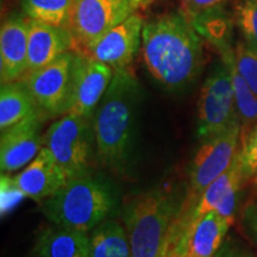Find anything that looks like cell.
Segmentation results:
<instances>
[{"label": "cell", "mask_w": 257, "mask_h": 257, "mask_svg": "<svg viewBox=\"0 0 257 257\" xmlns=\"http://www.w3.org/2000/svg\"><path fill=\"white\" fill-rule=\"evenodd\" d=\"M141 53L152 78L169 92L187 89L204 66L200 35L180 11L144 23Z\"/></svg>", "instance_id": "6da1fadb"}, {"label": "cell", "mask_w": 257, "mask_h": 257, "mask_svg": "<svg viewBox=\"0 0 257 257\" xmlns=\"http://www.w3.org/2000/svg\"><path fill=\"white\" fill-rule=\"evenodd\" d=\"M142 99L133 70L114 69L113 78L93 115L96 156L115 175L127 172L136 138L138 105Z\"/></svg>", "instance_id": "7a4b0ae2"}, {"label": "cell", "mask_w": 257, "mask_h": 257, "mask_svg": "<svg viewBox=\"0 0 257 257\" xmlns=\"http://www.w3.org/2000/svg\"><path fill=\"white\" fill-rule=\"evenodd\" d=\"M117 205L118 193L110 180L89 170L67 180L55 194L41 201V210L53 224L89 233Z\"/></svg>", "instance_id": "3957f363"}, {"label": "cell", "mask_w": 257, "mask_h": 257, "mask_svg": "<svg viewBox=\"0 0 257 257\" xmlns=\"http://www.w3.org/2000/svg\"><path fill=\"white\" fill-rule=\"evenodd\" d=\"M176 214L174 199L160 188L128 199L121 217L130 240L131 257H167Z\"/></svg>", "instance_id": "277c9868"}, {"label": "cell", "mask_w": 257, "mask_h": 257, "mask_svg": "<svg viewBox=\"0 0 257 257\" xmlns=\"http://www.w3.org/2000/svg\"><path fill=\"white\" fill-rule=\"evenodd\" d=\"M240 123L224 133L205 140L189 166V182L185 201L178 216H185L197 205L201 194L214 180L223 175L232 165L239 152Z\"/></svg>", "instance_id": "5b68a950"}, {"label": "cell", "mask_w": 257, "mask_h": 257, "mask_svg": "<svg viewBox=\"0 0 257 257\" xmlns=\"http://www.w3.org/2000/svg\"><path fill=\"white\" fill-rule=\"evenodd\" d=\"M93 140L92 120L63 114L43 135V147L49 150L69 180L89 172Z\"/></svg>", "instance_id": "8992f818"}, {"label": "cell", "mask_w": 257, "mask_h": 257, "mask_svg": "<svg viewBox=\"0 0 257 257\" xmlns=\"http://www.w3.org/2000/svg\"><path fill=\"white\" fill-rule=\"evenodd\" d=\"M240 123L231 75L226 64H220L202 85L198 101L199 138L207 140Z\"/></svg>", "instance_id": "52a82bcc"}, {"label": "cell", "mask_w": 257, "mask_h": 257, "mask_svg": "<svg viewBox=\"0 0 257 257\" xmlns=\"http://www.w3.org/2000/svg\"><path fill=\"white\" fill-rule=\"evenodd\" d=\"M74 61L75 51H67L51 63L18 80L46 115H63L68 111Z\"/></svg>", "instance_id": "ba28073f"}, {"label": "cell", "mask_w": 257, "mask_h": 257, "mask_svg": "<svg viewBox=\"0 0 257 257\" xmlns=\"http://www.w3.org/2000/svg\"><path fill=\"white\" fill-rule=\"evenodd\" d=\"M232 220L210 212L198 219L176 221L170 232L167 257H214Z\"/></svg>", "instance_id": "9c48e42d"}, {"label": "cell", "mask_w": 257, "mask_h": 257, "mask_svg": "<svg viewBox=\"0 0 257 257\" xmlns=\"http://www.w3.org/2000/svg\"><path fill=\"white\" fill-rule=\"evenodd\" d=\"M134 11L125 0H75L68 29L74 51L85 53Z\"/></svg>", "instance_id": "30bf717a"}, {"label": "cell", "mask_w": 257, "mask_h": 257, "mask_svg": "<svg viewBox=\"0 0 257 257\" xmlns=\"http://www.w3.org/2000/svg\"><path fill=\"white\" fill-rule=\"evenodd\" d=\"M114 69L83 53L75 51L72 93L66 114L93 120L96 107L113 78Z\"/></svg>", "instance_id": "8fae6325"}, {"label": "cell", "mask_w": 257, "mask_h": 257, "mask_svg": "<svg viewBox=\"0 0 257 257\" xmlns=\"http://www.w3.org/2000/svg\"><path fill=\"white\" fill-rule=\"evenodd\" d=\"M143 17L134 12L126 19L106 32L94 46L83 54L108 64L113 69L126 68L142 47Z\"/></svg>", "instance_id": "7c38bea8"}, {"label": "cell", "mask_w": 257, "mask_h": 257, "mask_svg": "<svg viewBox=\"0 0 257 257\" xmlns=\"http://www.w3.org/2000/svg\"><path fill=\"white\" fill-rule=\"evenodd\" d=\"M43 112L25 118L24 120L2 131L0 137V169L10 174L28 166L43 148L41 134Z\"/></svg>", "instance_id": "4fadbf2b"}, {"label": "cell", "mask_w": 257, "mask_h": 257, "mask_svg": "<svg viewBox=\"0 0 257 257\" xmlns=\"http://www.w3.org/2000/svg\"><path fill=\"white\" fill-rule=\"evenodd\" d=\"M244 176L245 175L238 152L230 168L205 189L193 210L185 216L176 214L175 220L187 221L198 219L210 212H217L220 216L233 221L234 207Z\"/></svg>", "instance_id": "5bb4252c"}, {"label": "cell", "mask_w": 257, "mask_h": 257, "mask_svg": "<svg viewBox=\"0 0 257 257\" xmlns=\"http://www.w3.org/2000/svg\"><path fill=\"white\" fill-rule=\"evenodd\" d=\"M67 180V175L44 147L24 170L12 178L15 186L24 197L40 202L55 194Z\"/></svg>", "instance_id": "9a60e30c"}, {"label": "cell", "mask_w": 257, "mask_h": 257, "mask_svg": "<svg viewBox=\"0 0 257 257\" xmlns=\"http://www.w3.org/2000/svg\"><path fill=\"white\" fill-rule=\"evenodd\" d=\"M29 19L12 15L0 30V79L3 83L21 80L28 66Z\"/></svg>", "instance_id": "2e32d148"}, {"label": "cell", "mask_w": 257, "mask_h": 257, "mask_svg": "<svg viewBox=\"0 0 257 257\" xmlns=\"http://www.w3.org/2000/svg\"><path fill=\"white\" fill-rule=\"evenodd\" d=\"M75 43L68 28L55 27L29 18L27 73L34 72L74 50Z\"/></svg>", "instance_id": "e0dca14e"}, {"label": "cell", "mask_w": 257, "mask_h": 257, "mask_svg": "<svg viewBox=\"0 0 257 257\" xmlns=\"http://www.w3.org/2000/svg\"><path fill=\"white\" fill-rule=\"evenodd\" d=\"M34 251L38 257H89L88 233L53 224L38 233Z\"/></svg>", "instance_id": "ac0fdd59"}, {"label": "cell", "mask_w": 257, "mask_h": 257, "mask_svg": "<svg viewBox=\"0 0 257 257\" xmlns=\"http://www.w3.org/2000/svg\"><path fill=\"white\" fill-rule=\"evenodd\" d=\"M89 257H131L130 240L124 224L106 219L88 233Z\"/></svg>", "instance_id": "d6986e66"}, {"label": "cell", "mask_w": 257, "mask_h": 257, "mask_svg": "<svg viewBox=\"0 0 257 257\" xmlns=\"http://www.w3.org/2000/svg\"><path fill=\"white\" fill-rule=\"evenodd\" d=\"M42 112L21 81L3 83L0 89V130Z\"/></svg>", "instance_id": "ffe728a7"}, {"label": "cell", "mask_w": 257, "mask_h": 257, "mask_svg": "<svg viewBox=\"0 0 257 257\" xmlns=\"http://www.w3.org/2000/svg\"><path fill=\"white\" fill-rule=\"evenodd\" d=\"M221 55L224 63L229 68L231 81H232L234 101L240 121V142H243L257 124V95L249 87L234 66L233 50L224 51Z\"/></svg>", "instance_id": "44dd1931"}, {"label": "cell", "mask_w": 257, "mask_h": 257, "mask_svg": "<svg viewBox=\"0 0 257 257\" xmlns=\"http://www.w3.org/2000/svg\"><path fill=\"white\" fill-rule=\"evenodd\" d=\"M200 36L213 43L221 53L231 49L233 21L224 8L208 10L189 21Z\"/></svg>", "instance_id": "7402d4cb"}, {"label": "cell", "mask_w": 257, "mask_h": 257, "mask_svg": "<svg viewBox=\"0 0 257 257\" xmlns=\"http://www.w3.org/2000/svg\"><path fill=\"white\" fill-rule=\"evenodd\" d=\"M75 0H22L28 18L55 27L68 28Z\"/></svg>", "instance_id": "603a6c76"}, {"label": "cell", "mask_w": 257, "mask_h": 257, "mask_svg": "<svg viewBox=\"0 0 257 257\" xmlns=\"http://www.w3.org/2000/svg\"><path fill=\"white\" fill-rule=\"evenodd\" d=\"M233 62L242 78L257 95V50L244 42H238L233 49Z\"/></svg>", "instance_id": "cb8c5ba5"}, {"label": "cell", "mask_w": 257, "mask_h": 257, "mask_svg": "<svg viewBox=\"0 0 257 257\" xmlns=\"http://www.w3.org/2000/svg\"><path fill=\"white\" fill-rule=\"evenodd\" d=\"M234 21L245 43L257 50V0H243L238 3Z\"/></svg>", "instance_id": "d4e9b609"}, {"label": "cell", "mask_w": 257, "mask_h": 257, "mask_svg": "<svg viewBox=\"0 0 257 257\" xmlns=\"http://www.w3.org/2000/svg\"><path fill=\"white\" fill-rule=\"evenodd\" d=\"M239 155L244 175L251 176L257 174V124L242 142Z\"/></svg>", "instance_id": "484cf974"}, {"label": "cell", "mask_w": 257, "mask_h": 257, "mask_svg": "<svg viewBox=\"0 0 257 257\" xmlns=\"http://www.w3.org/2000/svg\"><path fill=\"white\" fill-rule=\"evenodd\" d=\"M229 2L230 0H181L180 12L188 21H191L198 15L206 12L208 10L224 8V5Z\"/></svg>", "instance_id": "4316f807"}, {"label": "cell", "mask_w": 257, "mask_h": 257, "mask_svg": "<svg viewBox=\"0 0 257 257\" xmlns=\"http://www.w3.org/2000/svg\"><path fill=\"white\" fill-rule=\"evenodd\" d=\"M214 257H252L249 252L244 251L243 249L234 246L232 244H225L221 245L219 251L216 253Z\"/></svg>", "instance_id": "83f0119b"}, {"label": "cell", "mask_w": 257, "mask_h": 257, "mask_svg": "<svg viewBox=\"0 0 257 257\" xmlns=\"http://www.w3.org/2000/svg\"><path fill=\"white\" fill-rule=\"evenodd\" d=\"M125 2L127 3V5L130 6L134 12H136L137 10L147 9L154 0H125Z\"/></svg>", "instance_id": "f1b7e54d"}, {"label": "cell", "mask_w": 257, "mask_h": 257, "mask_svg": "<svg viewBox=\"0 0 257 257\" xmlns=\"http://www.w3.org/2000/svg\"><path fill=\"white\" fill-rule=\"evenodd\" d=\"M256 230H257V219H256Z\"/></svg>", "instance_id": "f546056e"}]
</instances>
